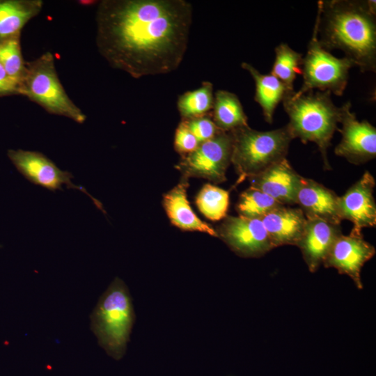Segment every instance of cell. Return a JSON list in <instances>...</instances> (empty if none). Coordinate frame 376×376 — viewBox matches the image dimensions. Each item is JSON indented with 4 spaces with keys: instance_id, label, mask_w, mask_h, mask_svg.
Here are the masks:
<instances>
[{
    "instance_id": "cell-1",
    "label": "cell",
    "mask_w": 376,
    "mask_h": 376,
    "mask_svg": "<svg viewBox=\"0 0 376 376\" xmlns=\"http://www.w3.org/2000/svg\"><path fill=\"white\" fill-rule=\"evenodd\" d=\"M193 8L185 0H102L96 45L113 68L134 79L178 69L187 49Z\"/></svg>"
},
{
    "instance_id": "cell-2",
    "label": "cell",
    "mask_w": 376,
    "mask_h": 376,
    "mask_svg": "<svg viewBox=\"0 0 376 376\" xmlns=\"http://www.w3.org/2000/svg\"><path fill=\"white\" fill-rule=\"evenodd\" d=\"M375 1H319L315 23L319 42L329 52L343 51L361 72H375Z\"/></svg>"
},
{
    "instance_id": "cell-3",
    "label": "cell",
    "mask_w": 376,
    "mask_h": 376,
    "mask_svg": "<svg viewBox=\"0 0 376 376\" xmlns=\"http://www.w3.org/2000/svg\"><path fill=\"white\" fill-rule=\"evenodd\" d=\"M328 91H311L297 95L288 92L282 102L289 117L286 125L292 139L302 143H315L322 155L324 166L330 169L327 149L335 132L338 130L341 107H336Z\"/></svg>"
},
{
    "instance_id": "cell-4",
    "label": "cell",
    "mask_w": 376,
    "mask_h": 376,
    "mask_svg": "<svg viewBox=\"0 0 376 376\" xmlns=\"http://www.w3.org/2000/svg\"><path fill=\"white\" fill-rule=\"evenodd\" d=\"M134 321L129 290L122 279L116 277L91 315V330L107 353L120 359L125 353Z\"/></svg>"
},
{
    "instance_id": "cell-5",
    "label": "cell",
    "mask_w": 376,
    "mask_h": 376,
    "mask_svg": "<svg viewBox=\"0 0 376 376\" xmlns=\"http://www.w3.org/2000/svg\"><path fill=\"white\" fill-rule=\"evenodd\" d=\"M230 132L233 137L231 163L239 175L238 182L285 158L293 139L286 125L264 132L246 126Z\"/></svg>"
},
{
    "instance_id": "cell-6",
    "label": "cell",
    "mask_w": 376,
    "mask_h": 376,
    "mask_svg": "<svg viewBox=\"0 0 376 376\" xmlns=\"http://www.w3.org/2000/svg\"><path fill=\"white\" fill-rule=\"evenodd\" d=\"M19 95L26 96L49 113L70 118L79 124L86 120V116L66 93L56 70L54 56L49 52L26 62Z\"/></svg>"
},
{
    "instance_id": "cell-7",
    "label": "cell",
    "mask_w": 376,
    "mask_h": 376,
    "mask_svg": "<svg viewBox=\"0 0 376 376\" xmlns=\"http://www.w3.org/2000/svg\"><path fill=\"white\" fill-rule=\"evenodd\" d=\"M354 66V63L347 57L337 58L322 47L314 26L302 61L303 84L295 93L301 95L318 89L340 96L347 84L349 70Z\"/></svg>"
},
{
    "instance_id": "cell-8",
    "label": "cell",
    "mask_w": 376,
    "mask_h": 376,
    "mask_svg": "<svg viewBox=\"0 0 376 376\" xmlns=\"http://www.w3.org/2000/svg\"><path fill=\"white\" fill-rule=\"evenodd\" d=\"M233 137L230 132H220L212 139L200 143L193 152L183 155L177 169L185 178L196 177L215 183L226 180L231 163Z\"/></svg>"
},
{
    "instance_id": "cell-9",
    "label": "cell",
    "mask_w": 376,
    "mask_h": 376,
    "mask_svg": "<svg viewBox=\"0 0 376 376\" xmlns=\"http://www.w3.org/2000/svg\"><path fill=\"white\" fill-rule=\"evenodd\" d=\"M8 157L16 169L30 182L52 191H63V186L86 194L100 210L104 211L102 203L87 190L72 182L73 175L60 169L56 164L43 153L22 149L8 150Z\"/></svg>"
},
{
    "instance_id": "cell-10",
    "label": "cell",
    "mask_w": 376,
    "mask_h": 376,
    "mask_svg": "<svg viewBox=\"0 0 376 376\" xmlns=\"http://www.w3.org/2000/svg\"><path fill=\"white\" fill-rule=\"evenodd\" d=\"M216 232L218 237L242 257H260L274 249L260 219L226 216Z\"/></svg>"
},
{
    "instance_id": "cell-11",
    "label": "cell",
    "mask_w": 376,
    "mask_h": 376,
    "mask_svg": "<svg viewBox=\"0 0 376 376\" xmlns=\"http://www.w3.org/2000/svg\"><path fill=\"white\" fill-rule=\"evenodd\" d=\"M375 254L373 245L365 240L361 230L352 228L350 233L340 234L331 247L323 265L348 276L356 287L363 289L361 272L364 264Z\"/></svg>"
},
{
    "instance_id": "cell-12",
    "label": "cell",
    "mask_w": 376,
    "mask_h": 376,
    "mask_svg": "<svg viewBox=\"0 0 376 376\" xmlns=\"http://www.w3.org/2000/svg\"><path fill=\"white\" fill-rule=\"evenodd\" d=\"M340 107L342 127L338 130L342 139L335 148V154L356 165L375 159L376 128L367 120H358L351 111L350 102H347Z\"/></svg>"
},
{
    "instance_id": "cell-13",
    "label": "cell",
    "mask_w": 376,
    "mask_h": 376,
    "mask_svg": "<svg viewBox=\"0 0 376 376\" xmlns=\"http://www.w3.org/2000/svg\"><path fill=\"white\" fill-rule=\"evenodd\" d=\"M375 180L366 171L338 198V211L341 220L353 224V228L375 227L376 225V203L373 196Z\"/></svg>"
},
{
    "instance_id": "cell-14",
    "label": "cell",
    "mask_w": 376,
    "mask_h": 376,
    "mask_svg": "<svg viewBox=\"0 0 376 376\" xmlns=\"http://www.w3.org/2000/svg\"><path fill=\"white\" fill-rule=\"evenodd\" d=\"M301 176L286 158L249 178L251 187L267 194L283 205L295 204Z\"/></svg>"
},
{
    "instance_id": "cell-15",
    "label": "cell",
    "mask_w": 376,
    "mask_h": 376,
    "mask_svg": "<svg viewBox=\"0 0 376 376\" xmlns=\"http://www.w3.org/2000/svg\"><path fill=\"white\" fill-rule=\"evenodd\" d=\"M338 198L331 189L314 180L301 176L295 204L299 205L306 219H319L340 224Z\"/></svg>"
},
{
    "instance_id": "cell-16",
    "label": "cell",
    "mask_w": 376,
    "mask_h": 376,
    "mask_svg": "<svg viewBox=\"0 0 376 376\" xmlns=\"http://www.w3.org/2000/svg\"><path fill=\"white\" fill-rule=\"evenodd\" d=\"M304 233L297 244L311 272L323 264L331 247L342 234L340 224L319 219H306Z\"/></svg>"
},
{
    "instance_id": "cell-17",
    "label": "cell",
    "mask_w": 376,
    "mask_h": 376,
    "mask_svg": "<svg viewBox=\"0 0 376 376\" xmlns=\"http://www.w3.org/2000/svg\"><path fill=\"white\" fill-rule=\"evenodd\" d=\"M274 246H296L301 237L307 219L299 207L281 205L261 219Z\"/></svg>"
},
{
    "instance_id": "cell-18",
    "label": "cell",
    "mask_w": 376,
    "mask_h": 376,
    "mask_svg": "<svg viewBox=\"0 0 376 376\" xmlns=\"http://www.w3.org/2000/svg\"><path fill=\"white\" fill-rule=\"evenodd\" d=\"M188 187L187 178L184 177L164 195L163 205L171 224L183 230L198 231L217 237L216 230L200 219L191 207L187 196Z\"/></svg>"
},
{
    "instance_id": "cell-19",
    "label": "cell",
    "mask_w": 376,
    "mask_h": 376,
    "mask_svg": "<svg viewBox=\"0 0 376 376\" xmlns=\"http://www.w3.org/2000/svg\"><path fill=\"white\" fill-rule=\"evenodd\" d=\"M42 0H0V41L20 37L26 23L43 7Z\"/></svg>"
},
{
    "instance_id": "cell-20",
    "label": "cell",
    "mask_w": 376,
    "mask_h": 376,
    "mask_svg": "<svg viewBox=\"0 0 376 376\" xmlns=\"http://www.w3.org/2000/svg\"><path fill=\"white\" fill-rule=\"evenodd\" d=\"M241 66L253 77L256 86L254 100L261 107L265 121L272 123L277 105L282 102L285 94L291 91L270 73L261 74L246 62H243Z\"/></svg>"
},
{
    "instance_id": "cell-21",
    "label": "cell",
    "mask_w": 376,
    "mask_h": 376,
    "mask_svg": "<svg viewBox=\"0 0 376 376\" xmlns=\"http://www.w3.org/2000/svg\"><path fill=\"white\" fill-rule=\"evenodd\" d=\"M211 117L223 132L249 126L247 117L238 97L228 91L218 90L214 96Z\"/></svg>"
},
{
    "instance_id": "cell-22",
    "label": "cell",
    "mask_w": 376,
    "mask_h": 376,
    "mask_svg": "<svg viewBox=\"0 0 376 376\" xmlns=\"http://www.w3.org/2000/svg\"><path fill=\"white\" fill-rule=\"evenodd\" d=\"M214 104L213 85L203 81L201 86L180 95L177 100V108L182 120L208 114Z\"/></svg>"
},
{
    "instance_id": "cell-23",
    "label": "cell",
    "mask_w": 376,
    "mask_h": 376,
    "mask_svg": "<svg viewBox=\"0 0 376 376\" xmlns=\"http://www.w3.org/2000/svg\"><path fill=\"white\" fill-rule=\"evenodd\" d=\"M302 54L288 44L281 43L275 48V60L270 74L280 80L290 91L298 74H301Z\"/></svg>"
},
{
    "instance_id": "cell-24",
    "label": "cell",
    "mask_w": 376,
    "mask_h": 376,
    "mask_svg": "<svg viewBox=\"0 0 376 376\" xmlns=\"http://www.w3.org/2000/svg\"><path fill=\"white\" fill-rule=\"evenodd\" d=\"M201 212L208 219L219 221L226 217L229 192L211 184L205 185L196 198Z\"/></svg>"
},
{
    "instance_id": "cell-25",
    "label": "cell",
    "mask_w": 376,
    "mask_h": 376,
    "mask_svg": "<svg viewBox=\"0 0 376 376\" xmlns=\"http://www.w3.org/2000/svg\"><path fill=\"white\" fill-rule=\"evenodd\" d=\"M281 205H283L267 194L250 186L240 195L236 210L240 216L251 219H261Z\"/></svg>"
},
{
    "instance_id": "cell-26",
    "label": "cell",
    "mask_w": 376,
    "mask_h": 376,
    "mask_svg": "<svg viewBox=\"0 0 376 376\" xmlns=\"http://www.w3.org/2000/svg\"><path fill=\"white\" fill-rule=\"evenodd\" d=\"M0 63L19 88L26 70V62L22 56L20 37L0 41Z\"/></svg>"
},
{
    "instance_id": "cell-27",
    "label": "cell",
    "mask_w": 376,
    "mask_h": 376,
    "mask_svg": "<svg viewBox=\"0 0 376 376\" xmlns=\"http://www.w3.org/2000/svg\"><path fill=\"white\" fill-rule=\"evenodd\" d=\"M208 114L184 120L199 144L212 139L221 132L214 124L211 115Z\"/></svg>"
},
{
    "instance_id": "cell-28",
    "label": "cell",
    "mask_w": 376,
    "mask_h": 376,
    "mask_svg": "<svg viewBox=\"0 0 376 376\" xmlns=\"http://www.w3.org/2000/svg\"><path fill=\"white\" fill-rule=\"evenodd\" d=\"M199 143L190 132L184 120L179 123L174 136V148L180 155H185L195 150Z\"/></svg>"
},
{
    "instance_id": "cell-29",
    "label": "cell",
    "mask_w": 376,
    "mask_h": 376,
    "mask_svg": "<svg viewBox=\"0 0 376 376\" xmlns=\"http://www.w3.org/2000/svg\"><path fill=\"white\" fill-rule=\"evenodd\" d=\"M19 95V86L6 73L0 63V97Z\"/></svg>"
}]
</instances>
